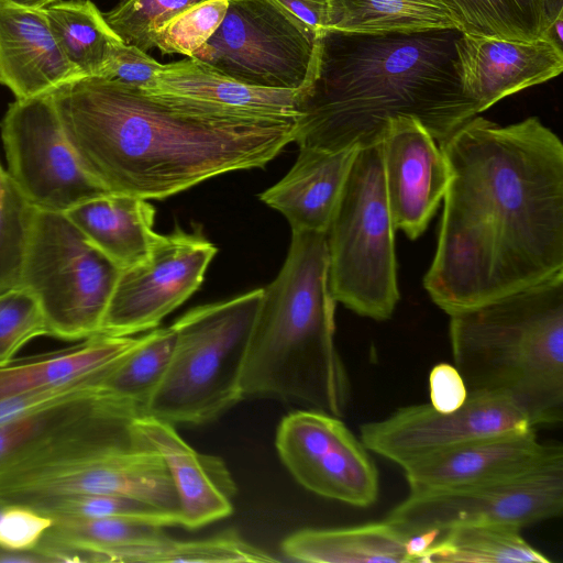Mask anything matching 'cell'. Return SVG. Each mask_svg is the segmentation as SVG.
Wrapping results in <instances>:
<instances>
[{
    "instance_id": "cell-20",
    "label": "cell",
    "mask_w": 563,
    "mask_h": 563,
    "mask_svg": "<svg viewBox=\"0 0 563 563\" xmlns=\"http://www.w3.org/2000/svg\"><path fill=\"white\" fill-rule=\"evenodd\" d=\"M135 433L159 453L179 500L180 526L201 528L233 512L235 482L224 461L192 449L169 422L151 416L133 421Z\"/></svg>"
},
{
    "instance_id": "cell-39",
    "label": "cell",
    "mask_w": 563,
    "mask_h": 563,
    "mask_svg": "<svg viewBox=\"0 0 563 563\" xmlns=\"http://www.w3.org/2000/svg\"><path fill=\"white\" fill-rule=\"evenodd\" d=\"M53 519L24 505L7 504L0 516V547L14 551L34 550Z\"/></svg>"
},
{
    "instance_id": "cell-21",
    "label": "cell",
    "mask_w": 563,
    "mask_h": 563,
    "mask_svg": "<svg viewBox=\"0 0 563 563\" xmlns=\"http://www.w3.org/2000/svg\"><path fill=\"white\" fill-rule=\"evenodd\" d=\"M79 78L58 47L43 10L0 0V85L15 99H29Z\"/></svg>"
},
{
    "instance_id": "cell-36",
    "label": "cell",
    "mask_w": 563,
    "mask_h": 563,
    "mask_svg": "<svg viewBox=\"0 0 563 563\" xmlns=\"http://www.w3.org/2000/svg\"><path fill=\"white\" fill-rule=\"evenodd\" d=\"M42 335H49V330L37 299L23 287L0 294V367L13 363L26 343Z\"/></svg>"
},
{
    "instance_id": "cell-18",
    "label": "cell",
    "mask_w": 563,
    "mask_h": 563,
    "mask_svg": "<svg viewBox=\"0 0 563 563\" xmlns=\"http://www.w3.org/2000/svg\"><path fill=\"white\" fill-rule=\"evenodd\" d=\"M563 463L561 444L538 440L533 428L472 441L419 460L404 473L410 493L522 476Z\"/></svg>"
},
{
    "instance_id": "cell-32",
    "label": "cell",
    "mask_w": 563,
    "mask_h": 563,
    "mask_svg": "<svg viewBox=\"0 0 563 563\" xmlns=\"http://www.w3.org/2000/svg\"><path fill=\"white\" fill-rule=\"evenodd\" d=\"M34 211L0 164V294L20 286Z\"/></svg>"
},
{
    "instance_id": "cell-31",
    "label": "cell",
    "mask_w": 563,
    "mask_h": 563,
    "mask_svg": "<svg viewBox=\"0 0 563 563\" xmlns=\"http://www.w3.org/2000/svg\"><path fill=\"white\" fill-rule=\"evenodd\" d=\"M461 33L516 41L541 38L552 23L549 0H434Z\"/></svg>"
},
{
    "instance_id": "cell-19",
    "label": "cell",
    "mask_w": 563,
    "mask_h": 563,
    "mask_svg": "<svg viewBox=\"0 0 563 563\" xmlns=\"http://www.w3.org/2000/svg\"><path fill=\"white\" fill-rule=\"evenodd\" d=\"M455 54L462 90L478 113L563 70V49L547 36L516 41L460 33Z\"/></svg>"
},
{
    "instance_id": "cell-29",
    "label": "cell",
    "mask_w": 563,
    "mask_h": 563,
    "mask_svg": "<svg viewBox=\"0 0 563 563\" xmlns=\"http://www.w3.org/2000/svg\"><path fill=\"white\" fill-rule=\"evenodd\" d=\"M330 5L327 30L378 34L456 27L434 0H330Z\"/></svg>"
},
{
    "instance_id": "cell-45",
    "label": "cell",
    "mask_w": 563,
    "mask_h": 563,
    "mask_svg": "<svg viewBox=\"0 0 563 563\" xmlns=\"http://www.w3.org/2000/svg\"><path fill=\"white\" fill-rule=\"evenodd\" d=\"M8 3H11L16 7L32 9V10H43L46 7L55 3L58 0H4Z\"/></svg>"
},
{
    "instance_id": "cell-8",
    "label": "cell",
    "mask_w": 563,
    "mask_h": 563,
    "mask_svg": "<svg viewBox=\"0 0 563 563\" xmlns=\"http://www.w3.org/2000/svg\"><path fill=\"white\" fill-rule=\"evenodd\" d=\"M121 271L65 213L35 209L19 287L37 299L51 336L100 334Z\"/></svg>"
},
{
    "instance_id": "cell-26",
    "label": "cell",
    "mask_w": 563,
    "mask_h": 563,
    "mask_svg": "<svg viewBox=\"0 0 563 563\" xmlns=\"http://www.w3.org/2000/svg\"><path fill=\"white\" fill-rule=\"evenodd\" d=\"M139 336L96 334L67 349L0 367V399L93 374L126 353Z\"/></svg>"
},
{
    "instance_id": "cell-15",
    "label": "cell",
    "mask_w": 563,
    "mask_h": 563,
    "mask_svg": "<svg viewBox=\"0 0 563 563\" xmlns=\"http://www.w3.org/2000/svg\"><path fill=\"white\" fill-rule=\"evenodd\" d=\"M216 254L198 230L159 234L145 261L121 271L100 333L131 336L157 328L200 287Z\"/></svg>"
},
{
    "instance_id": "cell-38",
    "label": "cell",
    "mask_w": 563,
    "mask_h": 563,
    "mask_svg": "<svg viewBox=\"0 0 563 563\" xmlns=\"http://www.w3.org/2000/svg\"><path fill=\"white\" fill-rule=\"evenodd\" d=\"M107 367L62 385L0 399V426L80 393L97 388Z\"/></svg>"
},
{
    "instance_id": "cell-28",
    "label": "cell",
    "mask_w": 563,
    "mask_h": 563,
    "mask_svg": "<svg viewBox=\"0 0 563 563\" xmlns=\"http://www.w3.org/2000/svg\"><path fill=\"white\" fill-rule=\"evenodd\" d=\"M176 332L172 325L155 328L103 372L98 387L106 395L134 408L141 416L169 365Z\"/></svg>"
},
{
    "instance_id": "cell-4",
    "label": "cell",
    "mask_w": 563,
    "mask_h": 563,
    "mask_svg": "<svg viewBox=\"0 0 563 563\" xmlns=\"http://www.w3.org/2000/svg\"><path fill=\"white\" fill-rule=\"evenodd\" d=\"M325 233L292 231L286 260L262 290L241 374L246 397L343 417L350 380L334 341Z\"/></svg>"
},
{
    "instance_id": "cell-34",
    "label": "cell",
    "mask_w": 563,
    "mask_h": 563,
    "mask_svg": "<svg viewBox=\"0 0 563 563\" xmlns=\"http://www.w3.org/2000/svg\"><path fill=\"white\" fill-rule=\"evenodd\" d=\"M31 508L51 518H125L158 527L179 526V519L148 503L118 495L76 494L41 500Z\"/></svg>"
},
{
    "instance_id": "cell-24",
    "label": "cell",
    "mask_w": 563,
    "mask_h": 563,
    "mask_svg": "<svg viewBox=\"0 0 563 563\" xmlns=\"http://www.w3.org/2000/svg\"><path fill=\"white\" fill-rule=\"evenodd\" d=\"M410 536L384 520L346 528L302 529L286 537L282 552L313 563L412 562Z\"/></svg>"
},
{
    "instance_id": "cell-3",
    "label": "cell",
    "mask_w": 563,
    "mask_h": 563,
    "mask_svg": "<svg viewBox=\"0 0 563 563\" xmlns=\"http://www.w3.org/2000/svg\"><path fill=\"white\" fill-rule=\"evenodd\" d=\"M456 27L411 33L319 34L312 74L299 90V147L338 151L379 142L390 119L416 118L440 142L477 108L457 74Z\"/></svg>"
},
{
    "instance_id": "cell-47",
    "label": "cell",
    "mask_w": 563,
    "mask_h": 563,
    "mask_svg": "<svg viewBox=\"0 0 563 563\" xmlns=\"http://www.w3.org/2000/svg\"><path fill=\"white\" fill-rule=\"evenodd\" d=\"M7 504L0 501V516L1 514L3 512L4 508H5Z\"/></svg>"
},
{
    "instance_id": "cell-16",
    "label": "cell",
    "mask_w": 563,
    "mask_h": 563,
    "mask_svg": "<svg viewBox=\"0 0 563 563\" xmlns=\"http://www.w3.org/2000/svg\"><path fill=\"white\" fill-rule=\"evenodd\" d=\"M275 444L288 472L313 494L355 507L376 501V465L339 417L295 410L280 420Z\"/></svg>"
},
{
    "instance_id": "cell-42",
    "label": "cell",
    "mask_w": 563,
    "mask_h": 563,
    "mask_svg": "<svg viewBox=\"0 0 563 563\" xmlns=\"http://www.w3.org/2000/svg\"><path fill=\"white\" fill-rule=\"evenodd\" d=\"M318 34L329 29L331 20L330 0H274Z\"/></svg>"
},
{
    "instance_id": "cell-40",
    "label": "cell",
    "mask_w": 563,
    "mask_h": 563,
    "mask_svg": "<svg viewBox=\"0 0 563 563\" xmlns=\"http://www.w3.org/2000/svg\"><path fill=\"white\" fill-rule=\"evenodd\" d=\"M163 64L146 52L124 42L115 45L100 77L117 79L144 90H153Z\"/></svg>"
},
{
    "instance_id": "cell-6",
    "label": "cell",
    "mask_w": 563,
    "mask_h": 563,
    "mask_svg": "<svg viewBox=\"0 0 563 563\" xmlns=\"http://www.w3.org/2000/svg\"><path fill=\"white\" fill-rule=\"evenodd\" d=\"M262 290L195 307L173 323L172 358L145 416L201 424L243 399L241 374Z\"/></svg>"
},
{
    "instance_id": "cell-5",
    "label": "cell",
    "mask_w": 563,
    "mask_h": 563,
    "mask_svg": "<svg viewBox=\"0 0 563 563\" xmlns=\"http://www.w3.org/2000/svg\"><path fill=\"white\" fill-rule=\"evenodd\" d=\"M468 393L510 398L536 424L563 418V271L450 316Z\"/></svg>"
},
{
    "instance_id": "cell-17",
    "label": "cell",
    "mask_w": 563,
    "mask_h": 563,
    "mask_svg": "<svg viewBox=\"0 0 563 563\" xmlns=\"http://www.w3.org/2000/svg\"><path fill=\"white\" fill-rule=\"evenodd\" d=\"M384 185L393 224L410 240L427 229L449 184L435 140L412 117L390 119L380 137Z\"/></svg>"
},
{
    "instance_id": "cell-44",
    "label": "cell",
    "mask_w": 563,
    "mask_h": 563,
    "mask_svg": "<svg viewBox=\"0 0 563 563\" xmlns=\"http://www.w3.org/2000/svg\"><path fill=\"white\" fill-rule=\"evenodd\" d=\"M547 37L552 40L555 44L562 47L563 43V13L559 14L551 23Z\"/></svg>"
},
{
    "instance_id": "cell-7",
    "label": "cell",
    "mask_w": 563,
    "mask_h": 563,
    "mask_svg": "<svg viewBox=\"0 0 563 563\" xmlns=\"http://www.w3.org/2000/svg\"><path fill=\"white\" fill-rule=\"evenodd\" d=\"M395 230L379 140L360 146L325 232L334 300L376 321L389 319L399 300Z\"/></svg>"
},
{
    "instance_id": "cell-25",
    "label": "cell",
    "mask_w": 563,
    "mask_h": 563,
    "mask_svg": "<svg viewBox=\"0 0 563 563\" xmlns=\"http://www.w3.org/2000/svg\"><path fill=\"white\" fill-rule=\"evenodd\" d=\"M150 91L199 99L261 115L298 119L299 90L246 85L192 57L163 65L156 86Z\"/></svg>"
},
{
    "instance_id": "cell-43",
    "label": "cell",
    "mask_w": 563,
    "mask_h": 563,
    "mask_svg": "<svg viewBox=\"0 0 563 563\" xmlns=\"http://www.w3.org/2000/svg\"><path fill=\"white\" fill-rule=\"evenodd\" d=\"M49 562L37 549L14 551L0 547V563H40Z\"/></svg>"
},
{
    "instance_id": "cell-2",
    "label": "cell",
    "mask_w": 563,
    "mask_h": 563,
    "mask_svg": "<svg viewBox=\"0 0 563 563\" xmlns=\"http://www.w3.org/2000/svg\"><path fill=\"white\" fill-rule=\"evenodd\" d=\"M49 95L87 173L109 192L145 200L262 168L295 140L296 118L152 92L117 79L82 77Z\"/></svg>"
},
{
    "instance_id": "cell-41",
    "label": "cell",
    "mask_w": 563,
    "mask_h": 563,
    "mask_svg": "<svg viewBox=\"0 0 563 563\" xmlns=\"http://www.w3.org/2000/svg\"><path fill=\"white\" fill-rule=\"evenodd\" d=\"M468 395L465 382L453 365L441 363L429 374L430 405L438 411L450 412L459 409Z\"/></svg>"
},
{
    "instance_id": "cell-35",
    "label": "cell",
    "mask_w": 563,
    "mask_h": 563,
    "mask_svg": "<svg viewBox=\"0 0 563 563\" xmlns=\"http://www.w3.org/2000/svg\"><path fill=\"white\" fill-rule=\"evenodd\" d=\"M207 0H121L103 16L125 43L147 52L156 33L179 13Z\"/></svg>"
},
{
    "instance_id": "cell-46",
    "label": "cell",
    "mask_w": 563,
    "mask_h": 563,
    "mask_svg": "<svg viewBox=\"0 0 563 563\" xmlns=\"http://www.w3.org/2000/svg\"><path fill=\"white\" fill-rule=\"evenodd\" d=\"M549 7L551 21L563 13V0H549Z\"/></svg>"
},
{
    "instance_id": "cell-27",
    "label": "cell",
    "mask_w": 563,
    "mask_h": 563,
    "mask_svg": "<svg viewBox=\"0 0 563 563\" xmlns=\"http://www.w3.org/2000/svg\"><path fill=\"white\" fill-rule=\"evenodd\" d=\"M62 53L82 77H100L123 42L90 0L56 1L43 9Z\"/></svg>"
},
{
    "instance_id": "cell-22",
    "label": "cell",
    "mask_w": 563,
    "mask_h": 563,
    "mask_svg": "<svg viewBox=\"0 0 563 563\" xmlns=\"http://www.w3.org/2000/svg\"><path fill=\"white\" fill-rule=\"evenodd\" d=\"M358 148L299 147L289 172L260 199L279 211L291 231L325 233Z\"/></svg>"
},
{
    "instance_id": "cell-1",
    "label": "cell",
    "mask_w": 563,
    "mask_h": 563,
    "mask_svg": "<svg viewBox=\"0 0 563 563\" xmlns=\"http://www.w3.org/2000/svg\"><path fill=\"white\" fill-rule=\"evenodd\" d=\"M440 148L449 184L423 286L449 316L563 271V144L537 117L474 115Z\"/></svg>"
},
{
    "instance_id": "cell-14",
    "label": "cell",
    "mask_w": 563,
    "mask_h": 563,
    "mask_svg": "<svg viewBox=\"0 0 563 563\" xmlns=\"http://www.w3.org/2000/svg\"><path fill=\"white\" fill-rule=\"evenodd\" d=\"M528 416L498 393H468L456 410L441 412L430 404L397 409L361 426L365 448L402 468L428 456L479 439L532 429Z\"/></svg>"
},
{
    "instance_id": "cell-12",
    "label": "cell",
    "mask_w": 563,
    "mask_h": 563,
    "mask_svg": "<svg viewBox=\"0 0 563 563\" xmlns=\"http://www.w3.org/2000/svg\"><path fill=\"white\" fill-rule=\"evenodd\" d=\"M8 174L36 210L65 213L109 192L81 165L49 93L15 99L2 121Z\"/></svg>"
},
{
    "instance_id": "cell-33",
    "label": "cell",
    "mask_w": 563,
    "mask_h": 563,
    "mask_svg": "<svg viewBox=\"0 0 563 563\" xmlns=\"http://www.w3.org/2000/svg\"><path fill=\"white\" fill-rule=\"evenodd\" d=\"M278 561L268 552L244 540L236 531L228 530L214 537L179 541L164 534L145 550L142 562H245Z\"/></svg>"
},
{
    "instance_id": "cell-30",
    "label": "cell",
    "mask_w": 563,
    "mask_h": 563,
    "mask_svg": "<svg viewBox=\"0 0 563 563\" xmlns=\"http://www.w3.org/2000/svg\"><path fill=\"white\" fill-rule=\"evenodd\" d=\"M424 563H550L509 525L461 526L444 531L418 559Z\"/></svg>"
},
{
    "instance_id": "cell-10",
    "label": "cell",
    "mask_w": 563,
    "mask_h": 563,
    "mask_svg": "<svg viewBox=\"0 0 563 563\" xmlns=\"http://www.w3.org/2000/svg\"><path fill=\"white\" fill-rule=\"evenodd\" d=\"M136 412L99 387L0 426V479L84 457L122 442Z\"/></svg>"
},
{
    "instance_id": "cell-37",
    "label": "cell",
    "mask_w": 563,
    "mask_h": 563,
    "mask_svg": "<svg viewBox=\"0 0 563 563\" xmlns=\"http://www.w3.org/2000/svg\"><path fill=\"white\" fill-rule=\"evenodd\" d=\"M228 4L229 0H207L179 13L156 33L153 46L163 54L192 56L219 27Z\"/></svg>"
},
{
    "instance_id": "cell-11",
    "label": "cell",
    "mask_w": 563,
    "mask_h": 563,
    "mask_svg": "<svg viewBox=\"0 0 563 563\" xmlns=\"http://www.w3.org/2000/svg\"><path fill=\"white\" fill-rule=\"evenodd\" d=\"M563 510V463L507 479L410 495L386 521L408 536L472 525L522 528Z\"/></svg>"
},
{
    "instance_id": "cell-23",
    "label": "cell",
    "mask_w": 563,
    "mask_h": 563,
    "mask_svg": "<svg viewBox=\"0 0 563 563\" xmlns=\"http://www.w3.org/2000/svg\"><path fill=\"white\" fill-rule=\"evenodd\" d=\"M88 241L120 269L145 261L158 238L147 200L106 192L65 212Z\"/></svg>"
},
{
    "instance_id": "cell-13",
    "label": "cell",
    "mask_w": 563,
    "mask_h": 563,
    "mask_svg": "<svg viewBox=\"0 0 563 563\" xmlns=\"http://www.w3.org/2000/svg\"><path fill=\"white\" fill-rule=\"evenodd\" d=\"M76 494L135 498L176 516L180 526L179 500L168 468L159 453L137 434L125 444L0 479V501L4 504L31 507Z\"/></svg>"
},
{
    "instance_id": "cell-9",
    "label": "cell",
    "mask_w": 563,
    "mask_h": 563,
    "mask_svg": "<svg viewBox=\"0 0 563 563\" xmlns=\"http://www.w3.org/2000/svg\"><path fill=\"white\" fill-rule=\"evenodd\" d=\"M319 34L274 0H229L223 21L192 58L240 82L300 90Z\"/></svg>"
}]
</instances>
